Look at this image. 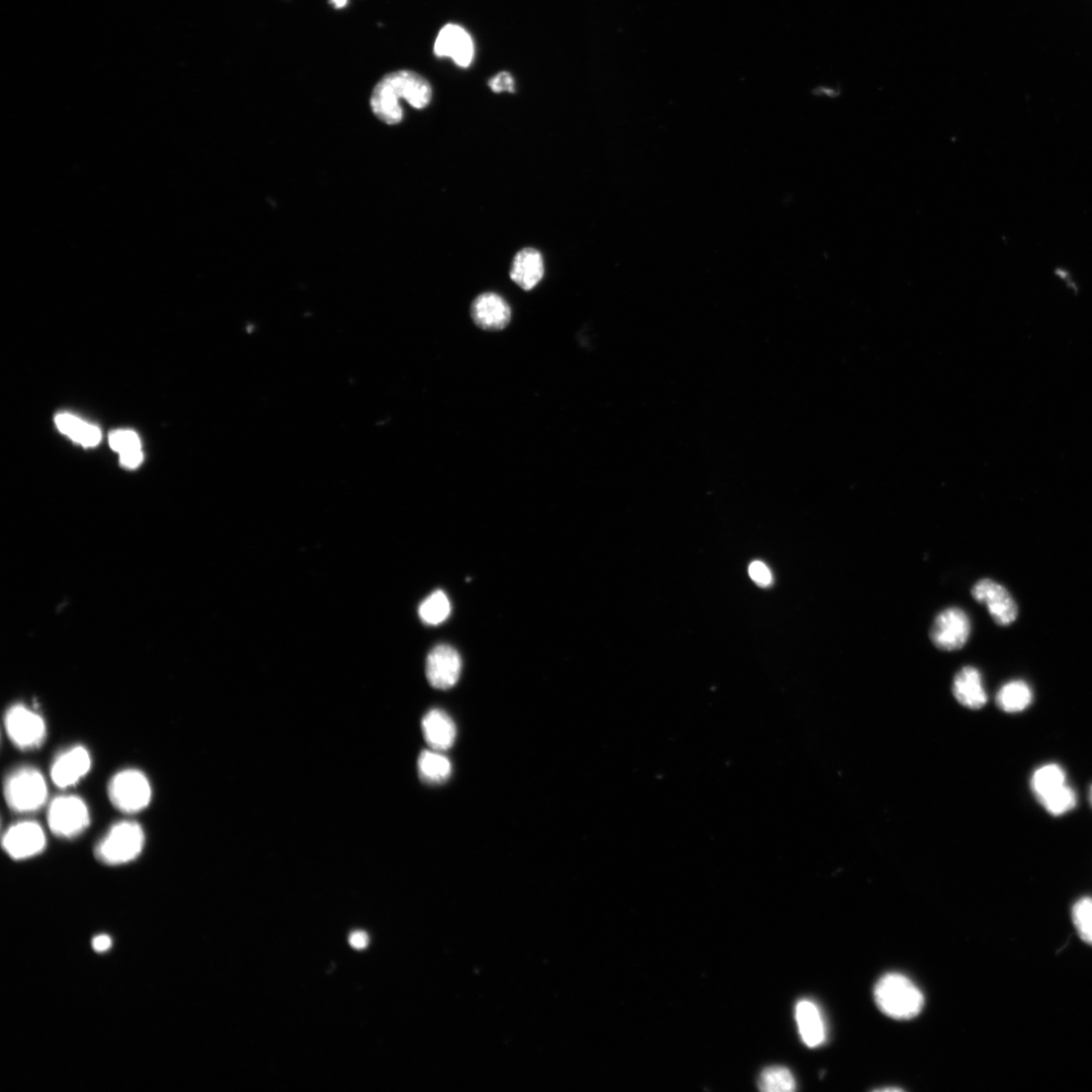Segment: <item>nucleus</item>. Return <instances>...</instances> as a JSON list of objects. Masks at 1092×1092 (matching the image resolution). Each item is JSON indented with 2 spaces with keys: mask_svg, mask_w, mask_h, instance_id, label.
Returning <instances> with one entry per match:
<instances>
[{
  "mask_svg": "<svg viewBox=\"0 0 1092 1092\" xmlns=\"http://www.w3.org/2000/svg\"><path fill=\"white\" fill-rule=\"evenodd\" d=\"M417 110L426 108L432 99L430 83L421 75L407 70L385 75L375 87L371 99L374 114L387 125L403 120L400 100Z\"/></svg>",
  "mask_w": 1092,
  "mask_h": 1092,
  "instance_id": "obj_1",
  "label": "nucleus"
},
{
  "mask_svg": "<svg viewBox=\"0 0 1092 1092\" xmlns=\"http://www.w3.org/2000/svg\"><path fill=\"white\" fill-rule=\"evenodd\" d=\"M876 1000L882 1013L895 1020H909L920 1015L925 1004L922 991L906 976L884 975L877 984Z\"/></svg>",
  "mask_w": 1092,
  "mask_h": 1092,
  "instance_id": "obj_2",
  "label": "nucleus"
},
{
  "mask_svg": "<svg viewBox=\"0 0 1092 1092\" xmlns=\"http://www.w3.org/2000/svg\"><path fill=\"white\" fill-rule=\"evenodd\" d=\"M145 845L141 825L134 821H121L113 825L95 849L96 858L109 866L124 865L136 860Z\"/></svg>",
  "mask_w": 1092,
  "mask_h": 1092,
  "instance_id": "obj_3",
  "label": "nucleus"
},
{
  "mask_svg": "<svg viewBox=\"0 0 1092 1092\" xmlns=\"http://www.w3.org/2000/svg\"><path fill=\"white\" fill-rule=\"evenodd\" d=\"M5 798L8 805L16 812L37 811L47 801L45 778L35 768H20L7 778Z\"/></svg>",
  "mask_w": 1092,
  "mask_h": 1092,
  "instance_id": "obj_4",
  "label": "nucleus"
},
{
  "mask_svg": "<svg viewBox=\"0 0 1092 1092\" xmlns=\"http://www.w3.org/2000/svg\"><path fill=\"white\" fill-rule=\"evenodd\" d=\"M109 798L120 811L133 814L145 809L152 798L147 777L138 770L128 769L115 775L109 783Z\"/></svg>",
  "mask_w": 1092,
  "mask_h": 1092,
  "instance_id": "obj_5",
  "label": "nucleus"
},
{
  "mask_svg": "<svg viewBox=\"0 0 1092 1092\" xmlns=\"http://www.w3.org/2000/svg\"><path fill=\"white\" fill-rule=\"evenodd\" d=\"M47 819L53 835L62 839L81 835L91 823L89 808L77 797L55 798L48 809Z\"/></svg>",
  "mask_w": 1092,
  "mask_h": 1092,
  "instance_id": "obj_6",
  "label": "nucleus"
},
{
  "mask_svg": "<svg viewBox=\"0 0 1092 1092\" xmlns=\"http://www.w3.org/2000/svg\"><path fill=\"white\" fill-rule=\"evenodd\" d=\"M971 634V622L964 609L950 607L938 615L930 637L940 650L954 651L966 646Z\"/></svg>",
  "mask_w": 1092,
  "mask_h": 1092,
  "instance_id": "obj_7",
  "label": "nucleus"
},
{
  "mask_svg": "<svg viewBox=\"0 0 1092 1092\" xmlns=\"http://www.w3.org/2000/svg\"><path fill=\"white\" fill-rule=\"evenodd\" d=\"M5 726L14 745L23 751L41 747L46 738L45 722L24 706H15L8 711Z\"/></svg>",
  "mask_w": 1092,
  "mask_h": 1092,
  "instance_id": "obj_8",
  "label": "nucleus"
},
{
  "mask_svg": "<svg viewBox=\"0 0 1092 1092\" xmlns=\"http://www.w3.org/2000/svg\"><path fill=\"white\" fill-rule=\"evenodd\" d=\"M973 598L985 605L994 623L1000 627H1009L1018 619L1019 610L1010 592L1000 584L983 579L972 588Z\"/></svg>",
  "mask_w": 1092,
  "mask_h": 1092,
  "instance_id": "obj_9",
  "label": "nucleus"
},
{
  "mask_svg": "<svg viewBox=\"0 0 1092 1092\" xmlns=\"http://www.w3.org/2000/svg\"><path fill=\"white\" fill-rule=\"evenodd\" d=\"M462 668V658L458 650L449 644H440L428 654L426 676L432 687L447 690L459 682Z\"/></svg>",
  "mask_w": 1092,
  "mask_h": 1092,
  "instance_id": "obj_10",
  "label": "nucleus"
},
{
  "mask_svg": "<svg viewBox=\"0 0 1092 1092\" xmlns=\"http://www.w3.org/2000/svg\"><path fill=\"white\" fill-rule=\"evenodd\" d=\"M3 847L15 860L35 857L46 848V836L35 821H23L11 826L3 837Z\"/></svg>",
  "mask_w": 1092,
  "mask_h": 1092,
  "instance_id": "obj_11",
  "label": "nucleus"
},
{
  "mask_svg": "<svg viewBox=\"0 0 1092 1092\" xmlns=\"http://www.w3.org/2000/svg\"><path fill=\"white\" fill-rule=\"evenodd\" d=\"M434 53L452 58L457 65L468 67L473 59L474 47L469 34L461 26L447 25L435 41Z\"/></svg>",
  "mask_w": 1092,
  "mask_h": 1092,
  "instance_id": "obj_12",
  "label": "nucleus"
},
{
  "mask_svg": "<svg viewBox=\"0 0 1092 1092\" xmlns=\"http://www.w3.org/2000/svg\"><path fill=\"white\" fill-rule=\"evenodd\" d=\"M471 317L474 324L483 330L499 331L508 326L511 320L509 303L498 294H479L471 304Z\"/></svg>",
  "mask_w": 1092,
  "mask_h": 1092,
  "instance_id": "obj_13",
  "label": "nucleus"
},
{
  "mask_svg": "<svg viewBox=\"0 0 1092 1092\" xmlns=\"http://www.w3.org/2000/svg\"><path fill=\"white\" fill-rule=\"evenodd\" d=\"M91 768L89 751L77 746L58 756L51 768V778L57 788L65 790L77 784Z\"/></svg>",
  "mask_w": 1092,
  "mask_h": 1092,
  "instance_id": "obj_14",
  "label": "nucleus"
},
{
  "mask_svg": "<svg viewBox=\"0 0 1092 1092\" xmlns=\"http://www.w3.org/2000/svg\"><path fill=\"white\" fill-rule=\"evenodd\" d=\"M953 693L957 702L969 710H981L987 703L980 672L971 666L961 669L954 678Z\"/></svg>",
  "mask_w": 1092,
  "mask_h": 1092,
  "instance_id": "obj_15",
  "label": "nucleus"
},
{
  "mask_svg": "<svg viewBox=\"0 0 1092 1092\" xmlns=\"http://www.w3.org/2000/svg\"><path fill=\"white\" fill-rule=\"evenodd\" d=\"M545 262L542 253L535 248H524L514 257L511 280L524 291H532L543 280Z\"/></svg>",
  "mask_w": 1092,
  "mask_h": 1092,
  "instance_id": "obj_16",
  "label": "nucleus"
},
{
  "mask_svg": "<svg viewBox=\"0 0 1092 1092\" xmlns=\"http://www.w3.org/2000/svg\"><path fill=\"white\" fill-rule=\"evenodd\" d=\"M422 730L427 744L437 752L451 749L457 737L454 720L444 712H429L422 720Z\"/></svg>",
  "mask_w": 1092,
  "mask_h": 1092,
  "instance_id": "obj_17",
  "label": "nucleus"
},
{
  "mask_svg": "<svg viewBox=\"0 0 1092 1092\" xmlns=\"http://www.w3.org/2000/svg\"><path fill=\"white\" fill-rule=\"evenodd\" d=\"M797 1021L802 1041L809 1048H816L825 1041V1026L816 1004L802 999L797 1007Z\"/></svg>",
  "mask_w": 1092,
  "mask_h": 1092,
  "instance_id": "obj_18",
  "label": "nucleus"
},
{
  "mask_svg": "<svg viewBox=\"0 0 1092 1092\" xmlns=\"http://www.w3.org/2000/svg\"><path fill=\"white\" fill-rule=\"evenodd\" d=\"M1066 784V773L1057 764H1047L1038 768L1031 778L1032 793L1040 803Z\"/></svg>",
  "mask_w": 1092,
  "mask_h": 1092,
  "instance_id": "obj_19",
  "label": "nucleus"
},
{
  "mask_svg": "<svg viewBox=\"0 0 1092 1092\" xmlns=\"http://www.w3.org/2000/svg\"><path fill=\"white\" fill-rule=\"evenodd\" d=\"M58 429L70 439L85 447L92 448L100 444L102 433L94 425L86 423L70 414H59L55 418Z\"/></svg>",
  "mask_w": 1092,
  "mask_h": 1092,
  "instance_id": "obj_20",
  "label": "nucleus"
},
{
  "mask_svg": "<svg viewBox=\"0 0 1092 1092\" xmlns=\"http://www.w3.org/2000/svg\"><path fill=\"white\" fill-rule=\"evenodd\" d=\"M1033 702L1030 686L1021 680L1003 685L997 693L996 705L1004 713L1017 714L1027 710Z\"/></svg>",
  "mask_w": 1092,
  "mask_h": 1092,
  "instance_id": "obj_21",
  "label": "nucleus"
},
{
  "mask_svg": "<svg viewBox=\"0 0 1092 1092\" xmlns=\"http://www.w3.org/2000/svg\"><path fill=\"white\" fill-rule=\"evenodd\" d=\"M420 777L427 783H442L450 778L452 764L440 752L425 751L418 760Z\"/></svg>",
  "mask_w": 1092,
  "mask_h": 1092,
  "instance_id": "obj_22",
  "label": "nucleus"
},
{
  "mask_svg": "<svg viewBox=\"0 0 1092 1092\" xmlns=\"http://www.w3.org/2000/svg\"><path fill=\"white\" fill-rule=\"evenodd\" d=\"M452 605L447 594L441 590L433 592L419 607L421 621L429 626H439L451 616Z\"/></svg>",
  "mask_w": 1092,
  "mask_h": 1092,
  "instance_id": "obj_23",
  "label": "nucleus"
},
{
  "mask_svg": "<svg viewBox=\"0 0 1092 1092\" xmlns=\"http://www.w3.org/2000/svg\"><path fill=\"white\" fill-rule=\"evenodd\" d=\"M759 1088L765 1092H793L797 1089V1081L790 1069L774 1066L763 1071Z\"/></svg>",
  "mask_w": 1092,
  "mask_h": 1092,
  "instance_id": "obj_24",
  "label": "nucleus"
},
{
  "mask_svg": "<svg viewBox=\"0 0 1092 1092\" xmlns=\"http://www.w3.org/2000/svg\"><path fill=\"white\" fill-rule=\"evenodd\" d=\"M1072 920L1082 941L1092 946V898L1084 897L1075 903Z\"/></svg>",
  "mask_w": 1092,
  "mask_h": 1092,
  "instance_id": "obj_25",
  "label": "nucleus"
},
{
  "mask_svg": "<svg viewBox=\"0 0 1092 1092\" xmlns=\"http://www.w3.org/2000/svg\"><path fill=\"white\" fill-rule=\"evenodd\" d=\"M1041 804L1051 815L1061 816L1071 811L1076 806L1077 795L1073 789L1066 784L1061 790L1046 798Z\"/></svg>",
  "mask_w": 1092,
  "mask_h": 1092,
  "instance_id": "obj_26",
  "label": "nucleus"
},
{
  "mask_svg": "<svg viewBox=\"0 0 1092 1092\" xmlns=\"http://www.w3.org/2000/svg\"><path fill=\"white\" fill-rule=\"evenodd\" d=\"M111 448L121 454L141 450V443L134 431L117 430L110 434Z\"/></svg>",
  "mask_w": 1092,
  "mask_h": 1092,
  "instance_id": "obj_27",
  "label": "nucleus"
},
{
  "mask_svg": "<svg viewBox=\"0 0 1092 1092\" xmlns=\"http://www.w3.org/2000/svg\"><path fill=\"white\" fill-rule=\"evenodd\" d=\"M752 580L761 587H768L773 582V576L769 567L762 561L756 560L749 567Z\"/></svg>",
  "mask_w": 1092,
  "mask_h": 1092,
  "instance_id": "obj_28",
  "label": "nucleus"
},
{
  "mask_svg": "<svg viewBox=\"0 0 1092 1092\" xmlns=\"http://www.w3.org/2000/svg\"><path fill=\"white\" fill-rule=\"evenodd\" d=\"M491 90L496 94L501 93H514L515 83L512 75L508 72H501L492 78L489 82Z\"/></svg>",
  "mask_w": 1092,
  "mask_h": 1092,
  "instance_id": "obj_29",
  "label": "nucleus"
},
{
  "mask_svg": "<svg viewBox=\"0 0 1092 1092\" xmlns=\"http://www.w3.org/2000/svg\"><path fill=\"white\" fill-rule=\"evenodd\" d=\"M120 462L125 467L136 468L143 462V454L141 450L121 454Z\"/></svg>",
  "mask_w": 1092,
  "mask_h": 1092,
  "instance_id": "obj_30",
  "label": "nucleus"
},
{
  "mask_svg": "<svg viewBox=\"0 0 1092 1092\" xmlns=\"http://www.w3.org/2000/svg\"><path fill=\"white\" fill-rule=\"evenodd\" d=\"M369 941V936L365 932H355L349 938V943L357 950L367 948Z\"/></svg>",
  "mask_w": 1092,
  "mask_h": 1092,
  "instance_id": "obj_31",
  "label": "nucleus"
},
{
  "mask_svg": "<svg viewBox=\"0 0 1092 1092\" xmlns=\"http://www.w3.org/2000/svg\"><path fill=\"white\" fill-rule=\"evenodd\" d=\"M112 939L107 935H100L93 941V948L98 953H104L111 949Z\"/></svg>",
  "mask_w": 1092,
  "mask_h": 1092,
  "instance_id": "obj_32",
  "label": "nucleus"
},
{
  "mask_svg": "<svg viewBox=\"0 0 1092 1092\" xmlns=\"http://www.w3.org/2000/svg\"><path fill=\"white\" fill-rule=\"evenodd\" d=\"M336 9H342L347 5V0H331Z\"/></svg>",
  "mask_w": 1092,
  "mask_h": 1092,
  "instance_id": "obj_33",
  "label": "nucleus"
},
{
  "mask_svg": "<svg viewBox=\"0 0 1092 1092\" xmlns=\"http://www.w3.org/2000/svg\"><path fill=\"white\" fill-rule=\"evenodd\" d=\"M879 1091H882V1092L889 1091V1092H891V1091H901V1089L897 1088V1087H887V1088H881V1089H879Z\"/></svg>",
  "mask_w": 1092,
  "mask_h": 1092,
  "instance_id": "obj_34",
  "label": "nucleus"
},
{
  "mask_svg": "<svg viewBox=\"0 0 1092 1092\" xmlns=\"http://www.w3.org/2000/svg\"><path fill=\"white\" fill-rule=\"evenodd\" d=\"M1089 800L1092 804V785H1091V788H1090V791H1089Z\"/></svg>",
  "mask_w": 1092,
  "mask_h": 1092,
  "instance_id": "obj_35",
  "label": "nucleus"
}]
</instances>
